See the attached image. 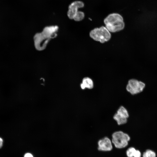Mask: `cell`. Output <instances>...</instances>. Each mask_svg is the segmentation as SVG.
I'll use <instances>...</instances> for the list:
<instances>
[{"mask_svg": "<svg viewBox=\"0 0 157 157\" xmlns=\"http://www.w3.org/2000/svg\"><path fill=\"white\" fill-rule=\"evenodd\" d=\"M105 27L110 32L115 33L123 30L125 24L122 17L117 13L109 15L104 20Z\"/></svg>", "mask_w": 157, "mask_h": 157, "instance_id": "cell-1", "label": "cell"}, {"mask_svg": "<svg viewBox=\"0 0 157 157\" xmlns=\"http://www.w3.org/2000/svg\"><path fill=\"white\" fill-rule=\"evenodd\" d=\"M131 139L130 136L123 131H115L112 135L111 139L113 145L118 149H122L126 147Z\"/></svg>", "mask_w": 157, "mask_h": 157, "instance_id": "cell-2", "label": "cell"}, {"mask_svg": "<svg viewBox=\"0 0 157 157\" xmlns=\"http://www.w3.org/2000/svg\"><path fill=\"white\" fill-rule=\"evenodd\" d=\"M89 35L93 40L102 43L109 40L111 36L110 32L105 26H103L92 30L90 32Z\"/></svg>", "mask_w": 157, "mask_h": 157, "instance_id": "cell-3", "label": "cell"}, {"mask_svg": "<svg viewBox=\"0 0 157 157\" xmlns=\"http://www.w3.org/2000/svg\"><path fill=\"white\" fill-rule=\"evenodd\" d=\"M51 39L48 34L42 31L41 32L36 33L33 37L35 48L39 51L44 50Z\"/></svg>", "mask_w": 157, "mask_h": 157, "instance_id": "cell-4", "label": "cell"}, {"mask_svg": "<svg viewBox=\"0 0 157 157\" xmlns=\"http://www.w3.org/2000/svg\"><path fill=\"white\" fill-rule=\"evenodd\" d=\"M145 86L144 83L135 79H131L129 81L126 89L128 92L134 95L142 92Z\"/></svg>", "mask_w": 157, "mask_h": 157, "instance_id": "cell-5", "label": "cell"}, {"mask_svg": "<svg viewBox=\"0 0 157 157\" xmlns=\"http://www.w3.org/2000/svg\"><path fill=\"white\" fill-rule=\"evenodd\" d=\"M98 150L101 151L108 152L112 150L113 145L111 140L107 137L99 140L97 142Z\"/></svg>", "mask_w": 157, "mask_h": 157, "instance_id": "cell-6", "label": "cell"}, {"mask_svg": "<svg viewBox=\"0 0 157 157\" xmlns=\"http://www.w3.org/2000/svg\"><path fill=\"white\" fill-rule=\"evenodd\" d=\"M84 6L83 3L81 1H75L72 3L69 6L67 15L70 19H73L74 17L78 12L79 8Z\"/></svg>", "mask_w": 157, "mask_h": 157, "instance_id": "cell-7", "label": "cell"}, {"mask_svg": "<svg viewBox=\"0 0 157 157\" xmlns=\"http://www.w3.org/2000/svg\"><path fill=\"white\" fill-rule=\"evenodd\" d=\"M80 86L82 89H84L85 88L92 89L94 87L93 81L90 78L85 77L83 79Z\"/></svg>", "mask_w": 157, "mask_h": 157, "instance_id": "cell-8", "label": "cell"}, {"mask_svg": "<svg viewBox=\"0 0 157 157\" xmlns=\"http://www.w3.org/2000/svg\"><path fill=\"white\" fill-rule=\"evenodd\" d=\"M126 155L127 157H141L140 151L133 147H130L128 148L126 151Z\"/></svg>", "mask_w": 157, "mask_h": 157, "instance_id": "cell-9", "label": "cell"}, {"mask_svg": "<svg viewBox=\"0 0 157 157\" xmlns=\"http://www.w3.org/2000/svg\"><path fill=\"white\" fill-rule=\"evenodd\" d=\"M113 118L119 125L124 124L127 121V119L120 116L117 113L114 115Z\"/></svg>", "mask_w": 157, "mask_h": 157, "instance_id": "cell-10", "label": "cell"}, {"mask_svg": "<svg viewBox=\"0 0 157 157\" xmlns=\"http://www.w3.org/2000/svg\"><path fill=\"white\" fill-rule=\"evenodd\" d=\"M116 113L120 116L128 119L129 114L127 109L124 106H121L117 110Z\"/></svg>", "mask_w": 157, "mask_h": 157, "instance_id": "cell-11", "label": "cell"}, {"mask_svg": "<svg viewBox=\"0 0 157 157\" xmlns=\"http://www.w3.org/2000/svg\"><path fill=\"white\" fill-rule=\"evenodd\" d=\"M156 155L155 152L152 150L147 149L143 152L142 157H156Z\"/></svg>", "mask_w": 157, "mask_h": 157, "instance_id": "cell-12", "label": "cell"}, {"mask_svg": "<svg viewBox=\"0 0 157 157\" xmlns=\"http://www.w3.org/2000/svg\"><path fill=\"white\" fill-rule=\"evenodd\" d=\"M84 17V13L82 11H79L74 17L73 19L76 21H80L83 19Z\"/></svg>", "mask_w": 157, "mask_h": 157, "instance_id": "cell-13", "label": "cell"}, {"mask_svg": "<svg viewBox=\"0 0 157 157\" xmlns=\"http://www.w3.org/2000/svg\"><path fill=\"white\" fill-rule=\"evenodd\" d=\"M24 157H33V156L31 154L27 153L24 155Z\"/></svg>", "mask_w": 157, "mask_h": 157, "instance_id": "cell-14", "label": "cell"}, {"mask_svg": "<svg viewBox=\"0 0 157 157\" xmlns=\"http://www.w3.org/2000/svg\"><path fill=\"white\" fill-rule=\"evenodd\" d=\"M3 140L0 137V148H1L3 145Z\"/></svg>", "mask_w": 157, "mask_h": 157, "instance_id": "cell-15", "label": "cell"}]
</instances>
